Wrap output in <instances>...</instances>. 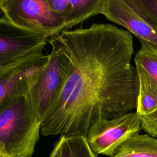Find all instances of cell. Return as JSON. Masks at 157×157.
<instances>
[{"instance_id": "9", "label": "cell", "mask_w": 157, "mask_h": 157, "mask_svg": "<svg viewBox=\"0 0 157 157\" xmlns=\"http://www.w3.org/2000/svg\"><path fill=\"white\" fill-rule=\"evenodd\" d=\"M48 157H98L82 136H60Z\"/></svg>"}, {"instance_id": "10", "label": "cell", "mask_w": 157, "mask_h": 157, "mask_svg": "<svg viewBox=\"0 0 157 157\" xmlns=\"http://www.w3.org/2000/svg\"><path fill=\"white\" fill-rule=\"evenodd\" d=\"M113 157H157V139L137 133L129 138Z\"/></svg>"}, {"instance_id": "1", "label": "cell", "mask_w": 157, "mask_h": 157, "mask_svg": "<svg viewBox=\"0 0 157 157\" xmlns=\"http://www.w3.org/2000/svg\"><path fill=\"white\" fill-rule=\"evenodd\" d=\"M48 42L72 69L56 110L42 123V136L86 137L94 122L136 110L139 83L129 31L93 23L63 31Z\"/></svg>"}, {"instance_id": "15", "label": "cell", "mask_w": 157, "mask_h": 157, "mask_svg": "<svg viewBox=\"0 0 157 157\" xmlns=\"http://www.w3.org/2000/svg\"><path fill=\"white\" fill-rule=\"evenodd\" d=\"M134 2L157 25V0H134Z\"/></svg>"}, {"instance_id": "12", "label": "cell", "mask_w": 157, "mask_h": 157, "mask_svg": "<svg viewBox=\"0 0 157 157\" xmlns=\"http://www.w3.org/2000/svg\"><path fill=\"white\" fill-rule=\"evenodd\" d=\"M104 0H69L64 15L66 29L94 15L101 14Z\"/></svg>"}, {"instance_id": "2", "label": "cell", "mask_w": 157, "mask_h": 157, "mask_svg": "<svg viewBox=\"0 0 157 157\" xmlns=\"http://www.w3.org/2000/svg\"><path fill=\"white\" fill-rule=\"evenodd\" d=\"M42 124L28 97L0 104V157H33Z\"/></svg>"}, {"instance_id": "11", "label": "cell", "mask_w": 157, "mask_h": 157, "mask_svg": "<svg viewBox=\"0 0 157 157\" xmlns=\"http://www.w3.org/2000/svg\"><path fill=\"white\" fill-rule=\"evenodd\" d=\"M136 67L139 83L136 112L140 116L146 115L157 110V87L141 67Z\"/></svg>"}, {"instance_id": "14", "label": "cell", "mask_w": 157, "mask_h": 157, "mask_svg": "<svg viewBox=\"0 0 157 157\" xmlns=\"http://www.w3.org/2000/svg\"><path fill=\"white\" fill-rule=\"evenodd\" d=\"M140 117L142 129L147 134L157 139V110Z\"/></svg>"}, {"instance_id": "7", "label": "cell", "mask_w": 157, "mask_h": 157, "mask_svg": "<svg viewBox=\"0 0 157 157\" xmlns=\"http://www.w3.org/2000/svg\"><path fill=\"white\" fill-rule=\"evenodd\" d=\"M101 14L123 26L141 42L157 46V25L134 0H104Z\"/></svg>"}, {"instance_id": "8", "label": "cell", "mask_w": 157, "mask_h": 157, "mask_svg": "<svg viewBox=\"0 0 157 157\" xmlns=\"http://www.w3.org/2000/svg\"><path fill=\"white\" fill-rule=\"evenodd\" d=\"M47 58L48 55H45L30 64L0 77V104L13 98L27 97Z\"/></svg>"}, {"instance_id": "3", "label": "cell", "mask_w": 157, "mask_h": 157, "mask_svg": "<svg viewBox=\"0 0 157 157\" xmlns=\"http://www.w3.org/2000/svg\"><path fill=\"white\" fill-rule=\"evenodd\" d=\"M71 69L68 59L52 48L47 62L34 80L27 96L36 115L42 123L56 110Z\"/></svg>"}, {"instance_id": "4", "label": "cell", "mask_w": 157, "mask_h": 157, "mask_svg": "<svg viewBox=\"0 0 157 157\" xmlns=\"http://www.w3.org/2000/svg\"><path fill=\"white\" fill-rule=\"evenodd\" d=\"M49 37L17 28L0 18V77L28 64L45 55Z\"/></svg>"}, {"instance_id": "16", "label": "cell", "mask_w": 157, "mask_h": 157, "mask_svg": "<svg viewBox=\"0 0 157 157\" xmlns=\"http://www.w3.org/2000/svg\"><path fill=\"white\" fill-rule=\"evenodd\" d=\"M52 10L56 13L64 17L69 5V0H48Z\"/></svg>"}, {"instance_id": "6", "label": "cell", "mask_w": 157, "mask_h": 157, "mask_svg": "<svg viewBox=\"0 0 157 157\" xmlns=\"http://www.w3.org/2000/svg\"><path fill=\"white\" fill-rule=\"evenodd\" d=\"M142 129L140 117L136 112L112 119L100 120L91 125L86 139L96 154L113 157L118 150Z\"/></svg>"}, {"instance_id": "13", "label": "cell", "mask_w": 157, "mask_h": 157, "mask_svg": "<svg viewBox=\"0 0 157 157\" xmlns=\"http://www.w3.org/2000/svg\"><path fill=\"white\" fill-rule=\"evenodd\" d=\"M135 66L141 67L157 87V46L141 42L134 57Z\"/></svg>"}, {"instance_id": "5", "label": "cell", "mask_w": 157, "mask_h": 157, "mask_svg": "<svg viewBox=\"0 0 157 157\" xmlns=\"http://www.w3.org/2000/svg\"><path fill=\"white\" fill-rule=\"evenodd\" d=\"M2 17L22 29L51 37L66 29L65 18L54 12L48 0H0Z\"/></svg>"}]
</instances>
